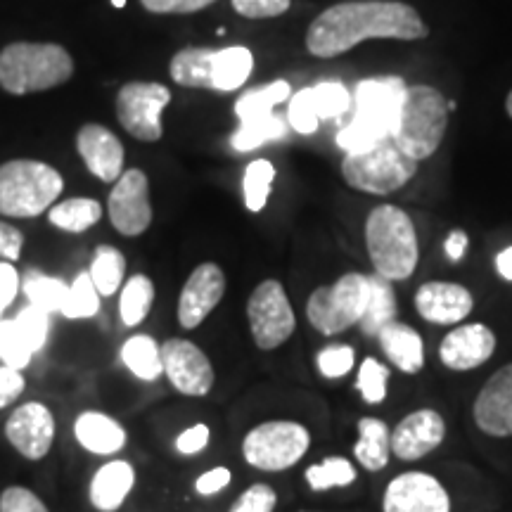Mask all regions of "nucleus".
<instances>
[{
  "mask_svg": "<svg viewBox=\"0 0 512 512\" xmlns=\"http://www.w3.org/2000/svg\"><path fill=\"white\" fill-rule=\"evenodd\" d=\"M60 171L36 159H12L0 166V214L34 219L62 195Z\"/></svg>",
  "mask_w": 512,
  "mask_h": 512,
  "instance_id": "39448f33",
  "label": "nucleus"
},
{
  "mask_svg": "<svg viewBox=\"0 0 512 512\" xmlns=\"http://www.w3.org/2000/svg\"><path fill=\"white\" fill-rule=\"evenodd\" d=\"M164 375L185 396H207L214 387V368L209 356L188 342V339L174 337L162 344Z\"/></svg>",
  "mask_w": 512,
  "mask_h": 512,
  "instance_id": "4468645a",
  "label": "nucleus"
},
{
  "mask_svg": "<svg viewBox=\"0 0 512 512\" xmlns=\"http://www.w3.org/2000/svg\"><path fill=\"white\" fill-rule=\"evenodd\" d=\"M311 434L304 425L292 420H271L256 425L242 441V456L256 470H290L309 451Z\"/></svg>",
  "mask_w": 512,
  "mask_h": 512,
  "instance_id": "1a4fd4ad",
  "label": "nucleus"
},
{
  "mask_svg": "<svg viewBox=\"0 0 512 512\" xmlns=\"http://www.w3.org/2000/svg\"><path fill=\"white\" fill-rule=\"evenodd\" d=\"M5 439L27 460L46 458L55 441V418L50 408L38 401L17 406L5 422Z\"/></svg>",
  "mask_w": 512,
  "mask_h": 512,
  "instance_id": "2eb2a0df",
  "label": "nucleus"
},
{
  "mask_svg": "<svg viewBox=\"0 0 512 512\" xmlns=\"http://www.w3.org/2000/svg\"><path fill=\"white\" fill-rule=\"evenodd\" d=\"M254 69V57L247 48L230 46L223 50H214L211 57V91L233 93L245 86Z\"/></svg>",
  "mask_w": 512,
  "mask_h": 512,
  "instance_id": "a878e982",
  "label": "nucleus"
},
{
  "mask_svg": "<svg viewBox=\"0 0 512 512\" xmlns=\"http://www.w3.org/2000/svg\"><path fill=\"white\" fill-rule=\"evenodd\" d=\"M275 178V169L268 159H256L245 171V204L249 211H261L271 197V185Z\"/></svg>",
  "mask_w": 512,
  "mask_h": 512,
  "instance_id": "c9c22d12",
  "label": "nucleus"
},
{
  "mask_svg": "<svg viewBox=\"0 0 512 512\" xmlns=\"http://www.w3.org/2000/svg\"><path fill=\"white\" fill-rule=\"evenodd\" d=\"M380 347L387 354L389 361L396 368L408 375H418L425 368V347H422V337L415 332L411 325L392 320L377 332Z\"/></svg>",
  "mask_w": 512,
  "mask_h": 512,
  "instance_id": "393cba45",
  "label": "nucleus"
},
{
  "mask_svg": "<svg viewBox=\"0 0 512 512\" xmlns=\"http://www.w3.org/2000/svg\"><path fill=\"white\" fill-rule=\"evenodd\" d=\"M306 482L313 491H328L335 486H349L356 482V470L347 458H328L320 465L306 470Z\"/></svg>",
  "mask_w": 512,
  "mask_h": 512,
  "instance_id": "f704fd0d",
  "label": "nucleus"
},
{
  "mask_svg": "<svg viewBox=\"0 0 512 512\" xmlns=\"http://www.w3.org/2000/svg\"><path fill=\"white\" fill-rule=\"evenodd\" d=\"M496 351V335L484 323L460 325L448 332L439 347L441 363L451 370H472L484 366Z\"/></svg>",
  "mask_w": 512,
  "mask_h": 512,
  "instance_id": "412c9836",
  "label": "nucleus"
},
{
  "mask_svg": "<svg viewBox=\"0 0 512 512\" xmlns=\"http://www.w3.org/2000/svg\"><path fill=\"white\" fill-rule=\"evenodd\" d=\"M22 292L27 294L29 304H34L38 309L48 313H60L62 316L69 304L72 285H67L60 278H50L46 273L29 268V271L22 275Z\"/></svg>",
  "mask_w": 512,
  "mask_h": 512,
  "instance_id": "c85d7f7f",
  "label": "nucleus"
},
{
  "mask_svg": "<svg viewBox=\"0 0 512 512\" xmlns=\"http://www.w3.org/2000/svg\"><path fill=\"white\" fill-rule=\"evenodd\" d=\"M74 76V60L57 43H10L0 50V86L10 95L41 93Z\"/></svg>",
  "mask_w": 512,
  "mask_h": 512,
  "instance_id": "7ed1b4c3",
  "label": "nucleus"
},
{
  "mask_svg": "<svg viewBox=\"0 0 512 512\" xmlns=\"http://www.w3.org/2000/svg\"><path fill=\"white\" fill-rule=\"evenodd\" d=\"M287 124H290L297 133H304V136L316 133L320 119L316 114V105H313L311 88H304V91L292 95L290 110H287Z\"/></svg>",
  "mask_w": 512,
  "mask_h": 512,
  "instance_id": "79ce46f5",
  "label": "nucleus"
},
{
  "mask_svg": "<svg viewBox=\"0 0 512 512\" xmlns=\"http://www.w3.org/2000/svg\"><path fill=\"white\" fill-rule=\"evenodd\" d=\"M354 361V349L344 347V344H335V347L323 349L316 358L318 370L328 377V380H337V377L349 375L351 368H354Z\"/></svg>",
  "mask_w": 512,
  "mask_h": 512,
  "instance_id": "37998d69",
  "label": "nucleus"
},
{
  "mask_svg": "<svg viewBox=\"0 0 512 512\" xmlns=\"http://www.w3.org/2000/svg\"><path fill=\"white\" fill-rule=\"evenodd\" d=\"M446 437L444 418L437 411L422 408L406 415L392 432V453L399 460H420L432 453Z\"/></svg>",
  "mask_w": 512,
  "mask_h": 512,
  "instance_id": "6ab92c4d",
  "label": "nucleus"
},
{
  "mask_svg": "<svg viewBox=\"0 0 512 512\" xmlns=\"http://www.w3.org/2000/svg\"><path fill=\"white\" fill-rule=\"evenodd\" d=\"M19 332H22L24 342L29 344V349L38 354V351H43L48 342V335H50V313L38 309V306L29 304L24 306L22 311L17 313L15 318Z\"/></svg>",
  "mask_w": 512,
  "mask_h": 512,
  "instance_id": "ea45409f",
  "label": "nucleus"
},
{
  "mask_svg": "<svg viewBox=\"0 0 512 512\" xmlns=\"http://www.w3.org/2000/svg\"><path fill=\"white\" fill-rule=\"evenodd\" d=\"M406 81L399 76H384V79H366L356 86V112L344 128H339L337 145L347 152L366 150V147L392 138Z\"/></svg>",
  "mask_w": 512,
  "mask_h": 512,
  "instance_id": "f03ea898",
  "label": "nucleus"
},
{
  "mask_svg": "<svg viewBox=\"0 0 512 512\" xmlns=\"http://www.w3.org/2000/svg\"><path fill=\"white\" fill-rule=\"evenodd\" d=\"M430 29L418 10L403 3H339L313 19L306 31V48L316 57H335L368 38L420 41Z\"/></svg>",
  "mask_w": 512,
  "mask_h": 512,
  "instance_id": "f257e3e1",
  "label": "nucleus"
},
{
  "mask_svg": "<svg viewBox=\"0 0 512 512\" xmlns=\"http://www.w3.org/2000/svg\"><path fill=\"white\" fill-rule=\"evenodd\" d=\"M247 318L256 347L261 351L283 347L297 328L292 304L287 299L283 283L278 280H264L256 285L247 302Z\"/></svg>",
  "mask_w": 512,
  "mask_h": 512,
  "instance_id": "9b49d317",
  "label": "nucleus"
},
{
  "mask_svg": "<svg viewBox=\"0 0 512 512\" xmlns=\"http://www.w3.org/2000/svg\"><path fill=\"white\" fill-rule=\"evenodd\" d=\"M366 245L375 273L399 283L411 278L418 266L420 249L411 216L394 204L370 211L366 221Z\"/></svg>",
  "mask_w": 512,
  "mask_h": 512,
  "instance_id": "20e7f679",
  "label": "nucleus"
},
{
  "mask_svg": "<svg viewBox=\"0 0 512 512\" xmlns=\"http://www.w3.org/2000/svg\"><path fill=\"white\" fill-rule=\"evenodd\" d=\"M505 112H508V117L512 119V91L508 93V100H505Z\"/></svg>",
  "mask_w": 512,
  "mask_h": 512,
  "instance_id": "4d7b16f0",
  "label": "nucleus"
},
{
  "mask_svg": "<svg viewBox=\"0 0 512 512\" xmlns=\"http://www.w3.org/2000/svg\"><path fill=\"white\" fill-rule=\"evenodd\" d=\"M396 316V299L392 290V280L382 275H368V304L361 318V328L366 335L377 337L384 325L392 323Z\"/></svg>",
  "mask_w": 512,
  "mask_h": 512,
  "instance_id": "c756f323",
  "label": "nucleus"
},
{
  "mask_svg": "<svg viewBox=\"0 0 512 512\" xmlns=\"http://www.w3.org/2000/svg\"><path fill=\"white\" fill-rule=\"evenodd\" d=\"M226 294V275L216 264H200L185 280L178 299V323L185 330L200 328L209 313L219 306Z\"/></svg>",
  "mask_w": 512,
  "mask_h": 512,
  "instance_id": "dca6fc26",
  "label": "nucleus"
},
{
  "mask_svg": "<svg viewBox=\"0 0 512 512\" xmlns=\"http://www.w3.org/2000/svg\"><path fill=\"white\" fill-rule=\"evenodd\" d=\"M76 147H79V155L86 162L88 171L102 183H117L119 176L124 174V145L110 128L100 124L81 126Z\"/></svg>",
  "mask_w": 512,
  "mask_h": 512,
  "instance_id": "aec40b11",
  "label": "nucleus"
},
{
  "mask_svg": "<svg viewBox=\"0 0 512 512\" xmlns=\"http://www.w3.org/2000/svg\"><path fill=\"white\" fill-rule=\"evenodd\" d=\"M24 387H27V380H24L22 370L8 368L0 363V411L12 406L24 394Z\"/></svg>",
  "mask_w": 512,
  "mask_h": 512,
  "instance_id": "09e8293b",
  "label": "nucleus"
},
{
  "mask_svg": "<svg viewBox=\"0 0 512 512\" xmlns=\"http://www.w3.org/2000/svg\"><path fill=\"white\" fill-rule=\"evenodd\" d=\"M211 48H183L169 64V74L178 86L211 91Z\"/></svg>",
  "mask_w": 512,
  "mask_h": 512,
  "instance_id": "7c9ffc66",
  "label": "nucleus"
},
{
  "mask_svg": "<svg viewBox=\"0 0 512 512\" xmlns=\"http://www.w3.org/2000/svg\"><path fill=\"white\" fill-rule=\"evenodd\" d=\"M112 226L124 238H138L152 223L150 181L140 169H128L119 176L107 202Z\"/></svg>",
  "mask_w": 512,
  "mask_h": 512,
  "instance_id": "ddd939ff",
  "label": "nucleus"
},
{
  "mask_svg": "<svg viewBox=\"0 0 512 512\" xmlns=\"http://www.w3.org/2000/svg\"><path fill=\"white\" fill-rule=\"evenodd\" d=\"M392 453V432L387 430L382 420L361 418L358 420V441L354 446V456L368 472H380L389 463Z\"/></svg>",
  "mask_w": 512,
  "mask_h": 512,
  "instance_id": "bb28decb",
  "label": "nucleus"
},
{
  "mask_svg": "<svg viewBox=\"0 0 512 512\" xmlns=\"http://www.w3.org/2000/svg\"><path fill=\"white\" fill-rule=\"evenodd\" d=\"M133 486H136L133 465L128 460H110L93 475L88 498L98 512H117L133 491Z\"/></svg>",
  "mask_w": 512,
  "mask_h": 512,
  "instance_id": "5701e85b",
  "label": "nucleus"
},
{
  "mask_svg": "<svg viewBox=\"0 0 512 512\" xmlns=\"http://www.w3.org/2000/svg\"><path fill=\"white\" fill-rule=\"evenodd\" d=\"M446 98L432 86H408L392 140L415 162L432 157L446 136Z\"/></svg>",
  "mask_w": 512,
  "mask_h": 512,
  "instance_id": "423d86ee",
  "label": "nucleus"
},
{
  "mask_svg": "<svg viewBox=\"0 0 512 512\" xmlns=\"http://www.w3.org/2000/svg\"><path fill=\"white\" fill-rule=\"evenodd\" d=\"M209 437V427L204 425V422H197V425H192L185 432L178 434L176 451L181 453V456H197V453H202L204 448L209 446Z\"/></svg>",
  "mask_w": 512,
  "mask_h": 512,
  "instance_id": "8fccbe9b",
  "label": "nucleus"
},
{
  "mask_svg": "<svg viewBox=\"0 0 512 512\" xmlns=\"http://www.w3.org/2000/svg\"><path fill=\"white\" fill-rule=\"evenodd\" d=\"M22 247L24 235L15 226H10V223L0 221V261L15 264V261H19V256H22Z\"/></svg>",
  "mask_w": 512,
  "mask_h": 512,
  "instance_id": "603ef678",
  "label": "nucleus"
},
{
  "mask_svg": "<svg viewBox=\"0 0 512 512\" xmlns=\"http://www.w3.org/2000/svg\"><path fill=\"white\" fill-rule=\"evenodd\" d=\"M121 363L143 382H155L164 375L162 347L150 335H133L126 339L121 347Z\"/></svg>",
  "mask_w": 512,
  "mask_h": 512,
  "instance_id": "cd10ccee",
  "label": "nucleus"
},
{
  "mask_svg": "<svg viewBox=\"0 0 512 512\" xmlns=\"http://www.w3.org/2000/svg\"><path fill=\"white\" fill-rule=\"evenodd\" d=\"M140 3L155 15H190V12L209 8L216 0H140Z\"/></svg>",
  "mask_w": 512,
  "mask_h": 512,
  "instance_id": "de8ad7c7",
  "label": "nucleus"
},
{
  "mask_svg": "<svg viewBox=\"0 0 512 512\" xmlns=\"http://www.w3.org/2000/svg\"><path fill=\"white\" fill-rule=\"evenodd\" d=\"M368 304V275L347 273L330 287H318L306 304L309 323L323 335H339L361 323Z\"/></svg>",
  "mask_w": 512,
  "mask_h": 512,
  "instance_id": "6e6552de",
  "label": "nucleus"
},
{
  "mask_svg": "<svg viewBox=\"0 0 512 512\" xmlns=\"http://www.w3.org/2000/svg\"><path fill=\"white\" fill-rule=\"evenodd\" d=\"M171 102L169 88L155 81H131L117 95L119 124L143 143L162 138V112Z\"/></svg>",
  "mask_w": 512,
  "mask_h": 512,
  "instance_id": "f8f14e48",
  "label": "nucleus"
},
{
  "mask_svg": "<svg viewBox=\"0 0 512 512\" xmlns=\"http://www.w3.org/2000/svg\"><path fill=\"white\" fill-rule=\"evenodd\" d=\"M102 219V207L98 200L91 197H74V200L57 202L48 209V221L55 228L67 230V233H83Z\"/></svg>",
  "mask_w": 512,
  "mask_h": 512,
  "instance_id": "2f4dec72",
  "label": "nucleus"
},
{
  "mask_svg": "<svg viewBox=\"0 0 512 512\" xmlns=\"http://www.w3.org/2000/svg\"><path fill=\"white\" fill-rule=\"evenodd\" d=\"M477 427L491 437H512V363L484 384L475 399Z\"/></svg>",
  "mask_w": 512,
  "mask_h": 512,
  "instance_id": "a211bd4d",
  "label": "nucleus"
},
{
  "mask_svg": "<svg viewBox=\"0 0 512 512\" xmlns=\"http://www.w3.org/2000/svg\"><path fill=\"white\" fill-rule=\"evenodd\" d=\"M0 512H50L41 496L27 486H8L0 494Z\"/></svg>",
  "mask_w": 512,
  "mask_h": 512,
  "instance_id": "c03bdc74",
  "label": "nucleus"
},
{
  "mask_svg": "<svg viewBox=\"0 0 512 512\" xmlns=\"http://www.w3.org/2000/svg\"><path fill=\"white\" fill-rule=\"evenodd\" d=\"M100 311V292L95 290L91 273H79L76 275L72 292H69V304L64 309L62 316L69 320H83L98 316Z\"/></svg>",
  "mask_w": 512,
  "mask_h": 512,
  "instance_id": "e433bc0d",
  "label": "nucleus"
},
{
  "mask_svg": "<svg viewBox=\"0 0 512 512\" xmlns=\"http://www.w3.org/2000/svg\"><path fill=\"white\" fill-rule=\"evenodd\" d=\"M88 273H91L93 285L95 290L100 292V297H112V294H117L119 287L124 285V275H126L124 254L112 245H100L95 249Z\"/></svg>",
  "mask_w": 512,
  "mask_h": 512,
  "instance_id": "72a5a7b5",
  "label": "nucleus"
},
{
  "mask_svg": "<svg viewBox=\"0 0 512 512\" xmlns=\"http://www.w3.org/2000/svg\"><path fill=\"white\" fill-rule=\"evenodd\" d=\"M313 105H316L318 119H337L349 112L351 95L347 86L339 81H320L318 86L311 88Z\"/></svg>",
  "mask_w": 512,
  "mask_h": 512,
  "instance_id": "4c0bfd02",
  "label": "nucleus"
},
{
  "mask_svg": "<svg viewBox=\"0 0 512 512\" xmlns=\"http://www.w3.org/2000/svg\"><path fill=\"white\" fill-rule=\"evenodd\" d=\"M387 380H389V368L382 366V363L375 361V358H366L361 370H358L356 387L368 403H382L387 399Z\"/></svg>",
  "mask_w": 512,
  "mask_h": 512,
  "instance_id": "a19ab883",
  "label": "nucleus"
},
{
  "mask_svg": "<svg viewBox=\"0 0 512 512\" xmlns=\"http://www.w3.org/2000/svg\"><path fill=\"white\" fill-rule=\"evenodd\" d=\"M0 320H3V316H0Z\"/></svg>",
  "mask_w": 512,
  "mask_h": 512,
  "instance_id": "bf43d9fd",
  "label": "nucleus"
},
{
  "mask_svg": "<svg viewBox=\"0 0 512 512\" xmlns=\"http://www.w3.org/2000/svg\"><path fill=\"white\" fill-rule=\"evenodd\" d=\"M292 88L287 81H273L264 88H254L235 102V114L240 128L230 138V145L238 152H249L254 147L280 140L287 133V124L273 114V107L290 98Z\"/></svg>",
  "mask_w": 512,
  "mask_h": 512,
  "instance_id": "9d476101",
  "label": "nucleus"
},
{
  "mask_svg": "<svg viewBox=\"0 0 512 512\" xmlns=\"http://www.w3.org/2000/svg\"><path fill=\"white\" fill-rule=\"evenodd\" d=\"M152 302H155V283L143 273L131 275V280H126L124 287H121V323H124L126 328H136V325H140L147 318V313L152 309Z\"/></svg>",
  "mask_w": 512,
  "mask_h": 512,
  "instance_id": "473e14b6",
  "label": "nucleus"
},
{
  "mask_svg": "<svg viewBox=\"0 0 512 512\" xmlns=\"http://www.w3.org/2000/svg\"><path fill=\"white\" fill-rule=\"evenodd\" d=\"M275 503H278V494L273 491V486L254 484L233 503L230 512H273Z\"/></svg>",
  "mask_w": 512,
  "mask_h": 512,
  "instance_id": "a18cd8bd",
  "label": "nucleus"
},
{
  "mask_svg": "<svg viewBox=\"0 0 512 512\" xmlns=\"http://www.w3.org/2000/svg\"><path fill=\"white\" fill-rule=\"evenodd\" d=\"M74 437L93 456H117L126 446L124 425L100 411L81 413L74 422Z\"/></svg>",
  "mask_w": 512,
  "mask_h": 512,
  "instance_id": "b1692460",
  "label": "nucleus"
},
{
  "mask_svg": "<svg viewBox=\"0 0 512 512\" xmlns=\"http://www.w3.org/2000/svg\"><path fill=\"white\" fill-rule=\"evenodd\" d=\"M472 294L467 287L458 283H441V280H432L425 283L415 294V309L427 323L437 325H453L470 316Z\"/></svg>",
  "mask_w": 512,
  "mask_h": 512,
  "instance_id": "4be33fe9",
  "label": "nucleus"
},
{
  "mask_svg": "<svg viewBox=\"0 0 512 512\" xmlns=\"http://www.w3.org/2000/svg\"><path fill=\"white\" fill-rule=\"evenodd\" d=\"M19 287H22V278H19L17 268L10 261H0V316L15 302Z\"/></svg>",
  "mask_w": 512,
  "mask_h": 512,
  "instance_id": "3c124183",
  "label": "nucleus"
},
{
  "mask_svg": "<svg viewBox=\"0 0 512 512\" xmlns=\"http://www.w3.org/2000/svg\"><path fill=\"white\" fill-rule=\"evenodd\" d=\"M496 268L501 273V278L512 280V247H505L501 254L496 256Z\"/></svg>",
  "mask_w": 512,
  "mask_h": 512,
  "instance_id": "6e6d98bb",
  "label": "nucleus"
},
{
  "mask_svg": "<svg viewBox=\"0 0 512 512\" xmlns=\"http://www.w3.org/2000/svg\"><path fill=\"white\" fill-rule=\"evenodd\" d=\"M230 479H233V475H230L228 467H214V470L204 472V475L197 477L195 491L200 496H214V494H219V491L226 489V486L230 484Z\"/></svg>",
  "mask_w": 512,
  "mask_h": 512,
  "instance_id": "864d4df0",
  "label": "nucleus"
},
{
  "mask_svg": "<svg viewBox=\"0 0 512 512\" xmlns=\"http://www.w3.org/2000/svg\"><path fill=\"white\" fill-rule=\"evenodd\" d=\"M444 249H446L448 259L460 261V259H463L465 249H467V235L463 233V230H453V233L446 238Z\"/></svg>",
  "mask_w": 512,
  "mask_h": 512,
  "instance_id": "5fc2aeb1",
  "label": "nucleus"
},
{
  "mask_svg": "<svg viewBox=\"0 0 512 512\" xmlns=\"http://www.w3.org/2000/svg\"><path fill=\"white\" fill-rule=\"evenodd\" d=\"M418 164L420 162L408 157L392 138H384L366 150L347 152L342 162V176L351 188L370 192V195H389L418 174Z\"/></svg>",
  "mask_w": 512,
  "mask_h": 512,
  "instance_id": "0eeeda50",
  "label": "nucleus"
},
{
  "mask_svg": "<svg viewBox=\"0 0 512 512\" xmlns=\"http://www.w3.org/2000/svg\"><path fill=\"white\" fill-rule=\"evenodd\" d=\"M292 0H233V8L238 15L249 19L280 17L290 10Z\"/></svg>",
  "mask_w": 512,
  "mask_h": 512,
  "instance_id": "49530a36",
  "label": "nucleus"
},
{
  "mask_svg": "<svg viewBox=\"0 0 512 512\" xmlns=\"http://www.w3.org/2000/svg\"><path fill=\"white\" fill-rule=\"evenodd\" d=\"M382 508L384 512H451V498L427 472H403L389 482Z\"/></svg>",
  "mask_w": 512,
  "mask_h": 512,
  "instance_id": "f3484780",
  "label": "nucleus"
},
{
  "mask_svg": "<svg viewBox=\"0 0 512 512\" xmlns=\"http://www.w3.org/2000/svg\"><path fill=\"white\" fill-rule=\"evenodd\" d=\"M112 5H114V8H124L126 0H112Z\"/></svg>",
  "mask_w": 512,
  "mask_h": 512,
  "instance_id": "13d9d810",
  "label": "nucleus"
},
{
  "mask_svg": "<svg viewBox=\"0 0 512 512\" xmlns=\"http://www.w3.org/2000/svg\"><path fill=\"white\" fill-rule=\"evenodd\" d=\"M31 358H34V351L24 342L15 318L0 320V361H3V366L24 370L31 363Z\"/></svg>",
  "mask_w": 512,
  "mask_h": 512,
  "instance_id": "58836bf2",
  "label": "nucleus"
}]
</instances>
